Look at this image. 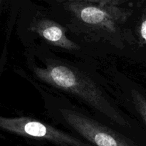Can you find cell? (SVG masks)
Instances as JSON below:
<instances>
[{
	"mask_svg": "<svg viewBox=\"0 0 146 146\" xmlns=\"http://www.w3.org/2000/svg\"><path fill=\"white\" fill-rule=\"evenodd\" d=\"M1 1H0V10H1Z\"/></svg>",
	"mask_w": 146,
	"mask_h": 146,
	"instance_id": "cell-8",
	"label": "cell"
},
{
	"mask_svg": "<svg viewBox=\"0 0 146 146\" xmlns=\"http://www.w3.org/2000/svg\"><path fill=\"white\" fill-rule=\"evenodd\" d=\"M36 30L43 38L54 45L66 49L77 48L76 44L66 36L62 28L53 21L42 20L37 24Z\"/></svg>",
	"mask_w": 146,
	"mask_h": 146,
	"instance_id": "cell-5",
	"label": "cell"
},
{
	"mask_svg": "<svg viewBox=\"0 0 146 146\" xmlns=\"http://www.w3.org/2000/svg\"><path fill=\"white\" fill-rule=\"evenodd\" d=\"M100 5L88 4L84 1L72 2L71 8L80 19L88 24L113 29L115 22L119 20L121 12L113 6L104 5V1H98Z\"/></svg>",
	"mask_w": 146,
	"mask_h": 146,
	"instance_id": "cell-4",
	"label": "cell"
},
{
	"mask_svg": "<svg viewBox=\"0 0 146 146\" xmlns=\"http://www.w3.org/2000/svg\"><path fill=\"white\" fill-rule=\"evenodd\" d=\"M0 129L25 137L46 140L59 146H93L49 125L27 117L0 115Z\"/></svg>",
	"mask_w": 146,
	"mask_h": 146,
	"instance_id": "cell-2",
	"label": "cell"
},
{
	"mask_svg": "<svg viewBox=\"0 0 146 146\" xmlns=\"http://www.w3.org/2000/svg\"><path fill=\"white\" fill-rule=\"evenodd\" d=\"M131 95L135 108L146 124V98L141 93L134 89L131 91Z\"/></svg>",
	"mask_w": 146,
	"mask_h": 146,
	"instance_id": "cell-6",
	"label": "cell"
},
{
	"mask_svg": "<svg viewBox=\"0 0 146 146\" xmlns=\"http://www.w3.org/2000/svg\"><path fill=\"white\" fill-rule=\"evenodd\" d=\"M64 121L96 146H135L128 139L97 121L70 109H61Z\"/></svg>",
	"mask_w": 146,
	"mask_h": 146,
	"instance_id": "cell-3",
	"label": "cell"
},
{
	"mask_svg": "<svg viewBox=\"0 0 146 146\" xmlns=\"http://www.w3.org/2000/svg\"><path fill=\"white\" fill-rule=\"evenodd\" d=\"M140 33L143 39L146 42V17L143 20L140 27Z\"/></svg>",
	"mask_w": 146,
	"mask_h": 146,
	"instance_id": "cell-7",
	"label": "cell"
},
{
	"mask_svg": "<svg viewBox=\"0 0 146 146\" xmlns=\"http://www.w3.org/2000/svg\"><path fill=\"white\" fill-rule=\"evenodd\" d=\"M35 73L43 81L84 99L115 123L130 127L127 120L103 96L98 87L78 70L64 64H54L45 68H36Z\"/></svg>",
	"mask_w": 146,
	"mask_h": 146,
	"instance_id": "cell-1",
	"label": "cell"
}]
</instances>
